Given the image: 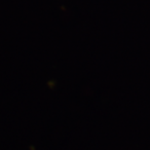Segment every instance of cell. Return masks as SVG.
Instances as JSON below:
<instances>
[]
</instances>
